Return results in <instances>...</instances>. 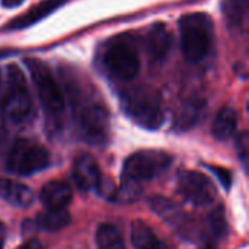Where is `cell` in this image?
Masks as SVG:
<instances>
[{"label": "cell", "instance_id": "cell-18", "mask_svg": "<svg viewBox=\"0 0 249 249\" xmlns=\"http://www.w3.org/2000/svg\"><path fill=\"white\" fill-rule=\"evenodd\" d=\"M131 242L136 249H168L142 220H136L131 225Z\"/></svg>", "mask_w": 249, "mask_h": 249}, {"label": "cell", "instance_id": "cell-23", "mask_svg": "<svg viewBox=\"0 0 249 249\" xmlns=\"http://www.w3.org/2000/svg\"><path fill=\"white\" fill-rule=\"evenodd\" d=\"M210 228L216 238H222L228 233V223L223 216V209L219 207L210 214Z\"/></svg>", "mask_w": 249, "mask_h": 249}, {"label": "cell", "instance_id": "cell-25", "mask_svg": "<svg viewBox=\"0 0 249 249\" xmlns=\"http://www.w3.org/2000/svg\"><path fill=\"white\" fill-rule=\"evenodd\" d=\"M207 168H209V171L213 175H216V178L220 181V184L223 185L225 190H229L232 187L233 178H232V172L231 171H228L225 168H219V166H207Z\"/></svg>", "mask_w": 249, "mask_h": 249}, {"label": "cell", "instance_id": "cell-9", "mask_svg": "<svg viewBox=\"0 0 249 249\" xmlns=\"http://www.w3.org/2000/svg\"><path fill=\"white\" fill-rule=\"evenodd\" d=\"M177 190L188 203L194 206H209L217 197L214 184L203 174L196 171H182L178 174Z\"/></svg>", "mask_w": 249, "mask_h": 249}, {"label": "cell", "instance_id": "cell-3", "mask_svg": "<svg viewBox=\"0 0 249 249\" xmlns=\"http://www.w3.org/2000/svg\"><path fill=\"white\" fill-rule=\"evenodd\" d=\"M179 39L184 57L198 63L209 54L213 42V22L203 12L187 13L179 19Z\"/></svg>", "mask_w": 249, "mask_h": 249}, {"label": "cell", "instance_id": "cell-17", "mask_svg": "<svg viewBox=\"0 0 249 249\" xmlns=\"http://www.w3.org/2000/svg\"><path fill=\"white\" fill-rule=\"evenodd\" d=\"M71 217L66 209H47L35 219V228L45 232H57L67 228Z\"/></svg>", "mask_w": 249, "mask_h": 249}, {"label": "cell", "instance_id": "cell-16", "mask_svg": "<svg viewBox=\"0 0 249 249\" xmlns=\"http://www.w3.org/2000/svg\"><path fill=\"white\" fill-rule=\"evenodd\" d=\"M238 127V112L232 107H223L214 117L212 125V134L219 142L231 139Z\"/></svg>", "mask_w": 249, "mask_h": 249}, {"label": "cell", "instance_id": "cell-27", "mask_svg": "<svg viewBox=\"0 0 249 249\" xmlns=\"http://www.w3.org/2000/svg\"><path fill=\"white\" fill-rule=\"evenodd\" d=\"M10 54H13V51H7V50H0V58H1V57H7V55H10Z\"/></svg>", "mask_w": 249, "mask_h": 249}, {"label": "cell", "instance_id": "cell-24", "mask_svg": "<svg viewBox=\"0 0 249 249\" xmlns=\"http://www.w3.org/2000/svg\"><path fill=\"white\" fill-rule=\"evenodd\" d=\"M236 153L242 162V165L247 168L249 158V147H248V133L242 131L238 137H236Z\"/></svg>", "mask_w": 249, "mask_h": 249}, {"label": "cell", "instance_id": "cell-8", "mask_svg": "<svg viewBox=\"0 0 249 249\" xmlns=\"http://www.w3.org/2000/svg\"><path fill=\"white\" fill-rule=\"evenodd\" d=\"M79 134L90 146L102 147L109 137V112L104 104L89 102L82 107L77 115Z\"/></svg>", "mask_w": 249, "mask_h": 249}, {"label": "cell", "instance_id": "cell-7", "mask_svg": "<svg viewBox=\"0 0 249 249\" xmlns=\"http://www.w3.org/2000/svg\"><path fill=\"white\" fill-rule=\"evenodd\" d=\"M172 163V156L160 150H140L130 155L123 166V179L134 182L150 181L160 177Z\"/></svg>", "mask_w": 249, "mask_h": 249}, {"label": "cell", "instance_id": "cell-13", "mask_svg": "<svg viewBox=\"0 0 249 249\" xmlns=\"http://www.w3.org/2000/svg\"><path fill=\"white\" fill-rule=\"evenodd\" d=\"M64 3H66V0H42L41 3L31 7L28 12H25L20 16L10 20V23L7 25L6 29H25L28 26H32L34 23L50 16L53 12H55L58 7H61Z\"/></svg>", "mask_w": 249, "mask_h": 249}, {"label": "cell", "instance_id": "cell-1", "mask_svg": "<svg viewBox=\"0 0 249 249\" xmlns=\"http://www.w3.org/2000/svg\"><path fill=\"white\" fill-rule=\"evenodd\" d=\"M120 107L142 128L159 130L165 123L162 96L152 86H134L123 90Z\"/></svg>", "mask_w": 249, "mask_h": 249}, {"label": "cell", "instance_id": "cell-21", "mask_svg": "<svg viewBox=\"0 0 249 249\" xmlns=\"http://www.w3.org/2000/svg\"><path fill=\"white\" fill-rule=\"evenodd\" d=\"M142 197V187L139 182L123 179L121 185L118 188H114L111 201L117 203H134Z\"/></svg>", "mask_w": 249, "mask_h": 249}, {"label": "cell", "instance_id": "cell-20", "mask_svg": "<svg viewBox=\"0 0 249 249\" xmlns=\"http://www.w3.org/2000/svg\"><path fill=\"white\" fill-rule=\"evenodd\" d=\"M96 245L99 249H125L120 231L108 223H102L96 231Z\"/></svg>", "mask_w": 249, "mask_h": 249}, {"label": "cell", "instance_id": "cell-4", "mask_svg": "<svg viewBox=\"0 0 249 249\" xmlns=\"http://www.w3.org/2000/svg\"><path fill=\"white\" fill-rule=\"evenodd\" d=\"M1 111L4 118L12 124H25L34 115V105L26 77L16 64L7 66Z\"/></svg>", "mask_w": 249, "mask_h": 249}, {"label": "cell", "instance_id": "cell-10", "mask_svg": "<svg viewBox=\"0 0 249 249\" xmlns=\"http://www.w3.org/2000/svg\"><path fill=\"white\" fill-rule=\"evenodd\" d=\"M71 175L76 187L82 193L96 190L102 181L99 165L90 155H80L74 160Z\"/></svg>", "mask_w": 249, "mask_h": 249}, {"label": "cell", "instance_id": "cell-6", "mask_svg": "<svg viewBox=\"0 0 249 249\" xmlns=\"http://www.w3.org/2000/svg\"><path fill=\"white\" fill-rule=\"evenodd\" d=\"M48 165L50 155L47 149L29 139H18L10 147L6 159L7 171L19 177L41 172Z\"/></svg>", "mask_w": 249, "mask_h": 249}, {"label": "cell", "instance_id": "cell-19", "mask_svg": "<svg viewBox=\"0 0 249 249\" xmlns=\"http://www.w3.org/2000/svg\"><path fill=\"white\" fill-rule=\"evenodd\" d=\"M222 12L231 26L242 28L248 16V0H223Z\"/></svg>", "mask_w": 249, "mask_h": 249}, {"label": "cell", "instance_id": "cell-12", "mask_svg": "<svg viewBox=\"0 0 249 249\" xmlns=\"http://www.w3.org/2000/svg\"><path fill=\"white\" fill-rule=\"evenodd\" d=\"M149 204H150L152 210L155 213H158L166 223H169L174 228L179 229L182 233L185 231L191 232V228H190L191 223L187 219V214L174 201H171V200H168L165 197H153V198H150Z\"/></svg>", "mask_w": 249, "mask_h": 249}, {"label": "cell", "instance_id": "cell-15", "mask_svg": "<svg viewBox=\"0 0 249 249\" xmlns=\"http://www.w3.org/2000/svg\"><path fill=\"white\" fill-rule=\"evenodd\" d=\"M0 198L10 206L26 209L34 203V193L20 182L0 178Z\"/></svg>", "mask_w": 249, "mask_h": 249}, {"label": "cell", "instance_id": "cell-11", "mask_svg": "<svg viewBox=\"0 0 249 249\" xmlns=\"http://www.w3.org/2000/svg\"><path fill=\"white\" fill-rule=\"evenodd\" d=\"M172 47L169 29L162 22H155L146 34V48L153 61H163Z\"/></svg>", "mask_w": 249, "mask_h": 249}, {"label": "cell", "instance_id": "cell-2", "mask_svg": "<svg viewBox=\"0 0 249 249\" xmlns=\"http://www.w3.org/2000/svg\"><path fill=\"white\" fill-rule=\"evenodd\" d=\"M107 73L121 82L133 80L140 70V55L136 39L128 34H118L107 41L102 53Z\"/></svg>", "mask_w": 249, "mask_h": 249}, {"label": "cell", "instance_id": "cell-26", "mask_svg": "<svg viewBox=\"0 0 249 249\" xmlns=\"http://www.w3.org/2000/svg\"><path fill=\"white\" fill-rule=\"evenodd\" d=\"M16 249H42V245L39 241L36 239H31V241H26L25 244L19 245Z\"/></svg>", "mask_w": 249, "mask_h": 249}, {"label": "cell", "instance_id": "cell-5", "mask_svg": "<svg viewBox=\"0 0 249 249\" xmlns=\"http://www.w3.org/2000/svg\"><path fill=\"white\" fill-rule=\"evenodd\" d=\"M25 63L28 66L32 83L36 89L38 98L41 101V105L45 111L48 121L60 120L66 107L64 92L60 83L57 82L50 67L44 61L36 58H28Z\"/></svg>", "mask_w": 249, "mask_h": 249}, {"label": "cell", "instance_id": "cell-28", "mask_svg": "<svg viewBox=\"0 0 249 249\" xmlns=\"http://www.w3.org/2000/svg\"><path fill=\"white\" fill-rule=\"evenodd\" d=\"M0 249H3V241L0 239Z\"/></svg>", "mask_w": 249, "mask_h": 249}, {"label": "cell", "instance_id": "cell-22", "mask_svg": "<svg viewBox=\"0 0 249 249\" xmlns=\"http://www.w3.org/2000/svg\"><path fill=\"white\" fill-rule=\"evenodd\" d=\"M204 108V102L201 101H190L184 109L181 111V114L177 118V128L178 130H188L191 128L197 120L200 118L201 109Z\"/></svg>", "mask_w": 249, "mask_h": 249}, {"label": "cell", "instance_id": "cell-14", "mask_svg": "<svg viewBox=\"0 0 249 249\" xmlns=\"http://www.w3.org/2000/svg\"><path fill=\"white\" fill-rule=\"evenodd\" d=\"M39 198L47 209H66L73 198V190L64 181H51L42 187Z\"/></svg>", "mask_w": 249, "mask_h": 249}]
</instances>
